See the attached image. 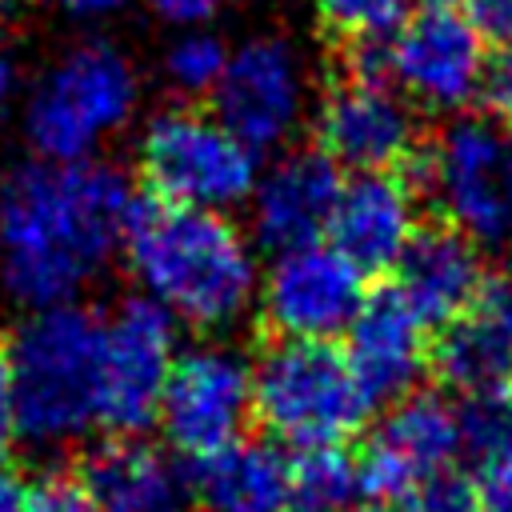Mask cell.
Returning a JSON list of instances; mask_svg holds the SVG:
<instances>
[{
	"label": "cell",
	"mask_w": 512,
	"mask_h": 512,
	"mask_svg": "<svg viewBox=\"0 0 512 512\" xmlns=\"http://www.w3.org/2000/svg\"><path fill=\"white\" fill-rule=\"evenodd\" d=\"M136 192L104 160H28L0 180V284L28 312L80 304L124 248Z\"/></svg>",
	"instance_id": "6da1fadb"
},
{
	"label": "cell",
	"mask_w": 512,
	"mask_h": 512,
	"mask_svg": "<svg viewBox=\"0 0 512 512\" xmlns=\"http://www.w3.org/2000/svg\"><path fill=\"white\" fill-rule=\"evenodd\" d=\"M120 256L140 296L176 324L224 332L256 308L260 260L252 236L224 212L136 196Z\"/></svg>",
	"instance_id": "7a4b0ae2"
},
{
	"label": "cell",
	"mask_w": 512,
	"mask_h": 512,
	"mask_svg": "<svg viewBox=\"0 0 512 512\" xmlns=\"http://www.w3.org/2000/svg\"><path fill=\"white\" fill-rule=\"evenodd\" d=\"M100 340L104 316L84 304L28 312L4 348L20 440L64 448L100 428Z\"/></svg>",
	"instance_id": "3957f363"
},
{
	"label": "cell",
	"mask_w": 512,
	"mask_h": 512,
	"mask_svg": "<svg viewBox=\"0 0 512 512\" xmlns=\"http://www.w3.org/2000/svg\"><path fill=\"white\" fill-rule=\"evenodd\" d=\"M372 408L336 344L276 340L252 364V416L296 452L344 444L368 424Z\"/></svg>",
	"instance_id": "277c9868"
},
{
	"label": "cell",
	"mask_w": 512,
	"mask_h": 512,
	"mask_svg": "<svg viewBox=\"0 0 512 512\" xmlns=\"http://www.w3.org/2000/svg\"><path fill=\"white\" fill-rule=\"evenodd\" d=\"M140 84L128 56L112 44H76L64 52L24 100V132L36 160H96L136 112Z\"/></svg>",
	"instance_id": "5b68a950"
},
{
	"label": "cell",
	"mask_w": 512,
	"mask_h": 512,
	"mask_svg": "<svg viewBox=\"0 0 512 512\" xmlns=\"http://www.w3.org/2000/svg\"><path fill=\"white\" fill-rule=\"evenodd\" d=\"M136 160L152 200L224 216L248 204L260 176V156L236 140L212 108L156 112L140 136Z\"/></svg>",
	"instance_id": "8992f818"
},
{
	"label": "cell",
	"mask_w": 512,
	"mask_h": 512,
	"mask_svg": "<svg viewBox=\"0 0 512 512\" xmlns=\"http://www.w3.org/2000/svg\"><path fill=\"white\" fill-rule=\"evenodd\" d=\"M420 184L444 212V224L476 248H512V136L492 120L456 116L428 144Z\"/></svg>",
	"instance_id": "52a82bcc"
},
{
	"label": "cell",
	"mask_w": 512,
	"mask_h": 512,
	"mask_svg": "<svg viewBox=\"0 0 512 512\" xmlns=\"http://www.w3.org/2000/svg\"><path fill=\"white\" fill-rule=\"evenodd\" d=\"M100 316V428L140 436L156 424L164 384L180 356V324L144 296H128Z\"/></svg>",
	"instance_id": "ba28073f"
},
{
	"label": "cell",
	"mask_w": 512,
	"mask_h": 512,
	"mask_svg": "<svg viewBox=\"0 0 512 512\" xmlns=\"http://www.w3.org/2000/svg\"><path fill=\"white\" fill-rule=\"evenodd\" d=\"M248 420H252V364L228 344L180 348L156 412L168 448L196 464L244 440Z\"/></svg>",
	"instance_id": "9c48e42d"
},
{
	"label": "cell",
	"mask_w": 512,
	"mask_h": 512,
	"mask_svg": "<svg viewBox=\"0 0 512 512\" xmlns=\"http://www.w3.org/2000/svg\"><path fill=\"white\" fill-rule=\"evenodd\" d=\"M384 76L404 92L408 104L432 112L468 108L484 88V40L448 4L408 12L388 36H380Z\"/></svg>",
	"instance_id": "30bf717a"
},
{
	"label": "cell",
	"mask_w": 512,
	"mask_h": 512,
	"mask_svg": "<svg viewBox=\"0 0 512 512\" xmlns=\"http://www.w3.org/2000/svg\"><path fill=\"white\" fill-rule=\"evenodd\" d=\"M364 272L344 260L328 240L272 252L260 268L256 308L276 340H324L344 336L364 304Z\"/></svg>",
	"instance_id": "8fae6325"
},
{
	"label": "cell",
	"mask_w": 512,
	"mask_h": 512,
	"mask_svg": "<svg viewBox=\"0 0 512 512\" xmlns=\"http://www.w3.org/2000/svg\"><path fill=\"white\" fill-rule=\"evenodd\" d=\"M212 116L256 156L284 148L308 112V68L284 36H252L228 52Z\"/></svg>",
	"instance_id": "7c38bea8"
},
{
	"label": "cell",
	"mask_w": 512,
	"mask_h": 512,
	"mask_svg": "<svg viewBox=\"0 0 512 512\" xmlns=\"http://www.w3.org/2000/svg\"><path fill=\"white\" fill-rule=\"evenodd\" d=\"M456 456H460L456 404H448L440 392H412L384 412L364 452L356 456L360 496L376 504L404 500L428 476L448 472Z\"/></svg>",
	"instance_id": "4fadbf2b"
},
{
	"label": "cell",
	"mask_w": 512,
	"mask_h": 512,
	"mask_svg": "<svg viewBox=\"0 0 512 512\" xmlns=\"http://www.w3.org/2000/svg\"><path fill=\"white\" fill-rule=\"evenodd\" d=\"M316 140L336 168L392 172L416 152V116L392 84L344 76L316 108Z\"/></svg>",
	"instance_id": "5bb4252c"
},
{
	"label": "cell",
	"mask_w": 512,
	"mask_h": 512,
	"mask_svg": "<svg viewBox=\"0 0 512 512\" xmlns=\"http://www.w3.org/2000/svg\"><path fill=\"white\" fill-rule=\"evenodd\" d=\"M340 188V168L320 148L280 152L268 168H260L256 188L248 196L252 240L268 252H288L324 240Z\"/></svg>",
	"instance_id": "9a60e30c"
},
{
	"label": "cell",
	"mask_w": 512,
	"mask_h": 512,
	"mask_svg": "<svg viewBox=\"0 0 512 512\" xmlns=\"http://www.w3.org/2000/svg\"><path fill=\"white\" fill-rule=\"evenodd\" d=\"M416 232V188L396 172H356L336 196L324 240L372 276L396 268Z\"/></svg>",
	"instance_id": "2e32d148"
},
{
	"label": "cell",
	"mask_w": 512,
	"mask_h": 512,
	"mask_svg": "<svg viewBox=\"0 0 512 512\" xmlns=\"http://www.w3.org/2000/svg\"><path fill=\"white\" fill-rule=\"evenodd\" d=\"M348 336V364L372 404H396L416 392L432 352L428 324L404 304L396 288L368 292Z\"/></svg>",
	"instance_id": "e0dca14e"
},
{
	"label": "cell",
	"mask_w": 512,
	"mask_h": 512,
	"mask_svg": "<svg viewBox=\"0 0 512 512\" xmlns=\"http://www.w3.org/2000/svg\"><path fill=\"white\" fill-rule=\"evenodd\" d=\"M436 376L460 396L500 392L512 376V272L484 276L472 304L452 316L432 348Z\"/></svg>",
	"instance_id": "ac0fdd59"
},
{
	"label": "cell",
	"mask_w": 512,
	"mask_h": 512,
	"mask_svg": "<svg viewBox=\"0 0 512 512\" xmlns=\"http://www.w3.org/2000/svg\"><path fill=\"white\" fill-rule=\"evenodd\" d=\"M484 276L488 272H484L480 248L464 232H456L448 224H436V228L416 232L404 260L396 264V284L392 288L404 296V304L424 324L444 328L452 316H460L472 304Z\"/></svg>",
	"instance_id": "d6986e66"
},
{
	"label": "cell",
	"mask_w": 512,
	"mask_h": 512,
	"mask_svg": "<svg viewBox=\"0 0 512 512\" xmlns=\"http://www.w3.org/2000/svg\"><path fill=\"white\" fill-rule=\"evenodd\" d=\"M80 480L92 492L96 512H188L192 504L188 476L176 460L136 436L100 444L84 460Z\"/></svg>",
	"instance_id": "ffe728a7"
},
{
	"label": "cell",
	"mask_w": 512,
	"mask_h": 512,
	"mask_svg": "<svg viewBox=\"0 0 512 512\" xmlns=\"http://www.w3.org/2000/svg\"><path fill=\"white\" fill-rule=\"evenodd\" d=\"M188 492L200 512H292L288 456L264 440H236L192 464Z\"/></svg>",
	"instance_id": "44dd1931"
},
{
	"label": "cell",
	"mask_w": 512,
	"mask_h": 512,
	"mask_svg": "<svg viewBox=\"0 0 512 512\" xmlns=\"http://www.w3.org/2000/svg\"><path fill=\"white\" fill-rule=\"evenodd\" d=\"M288 492L292 512H344L360 496L356 456L344 444L332 448H304L288 460Z\"/></svg>",
	"instance_id": "7402d4cb"
},
{
	"label": "cell",
	"mask_w": 512,
	"mask_h": 512,
	"mask_svg": "<svg viewBox=\"0 0 512 512\" xmlns=\"http://www.w3.org/2000/svg\"><path fill=\"white\" fill-rule=\"evenodd\" d=\"M228 52L232 48L212 28H180L164 48V80L180 96H212L228 68Z\"/></svg>",
	"instance_id": "603a6c76"
},
{
	"label": "cell",
	"mask_w": 512,
	"mask_h": 512,
	"mask_svg": "<svg viewBox=\"0 0 512 512\" xmlns=\"http://www.w3.org/2000/svg\"><path fill=\"white\" fill-rule=\"evenodd\" d=\"M456 428H460V452L484 464L496 452L512 448V400H504L500 392L464 396L456 404Z\"/></svg>",
	"instance_id": "cb8c5ba5"
},
{
	"label": "cell",
	"mask_w": 512,
	"mask_h": 512,
	"mask_svg": "<svg viewBox=\"0 0 512 512\" xmlns=\"http://www.w3.org/2000/svg\"><path fill=\"white\" fill-rule=\"evenodd\" d=\"M320 20L348 40H380L404 16L412 0H312Z\"/></svg>",
	"instance_id": "d4e9b609"
},
{
	"label": "cell",
	"mask_w": 512,
	"mask_h": 512,
	"mask_svg": "<svg viewBox=\"0 0 512 512\" xmlns=\"http://www.w3.org/2000/svg\"><path fill=\"white\" fill-rule=\"evenodd\" d=\"M404 512H480L476 484L456 468L436 472L404 496Z\"/></svg>",
	"instance_id": "484cf974"
},
{
	"label": "cell",
	"mask_w": 512,
	"mask_h": 512,
	"mask_svg": "<svg viewBox=\"0 0 512 512\" xmlns=\"http://www.w3.org/2000/svg\"><path fill=\"white\" fill-rule=\"evenodd\" d=\"M24 512H96L80 472H44L24 492Z\"/></svg>",
	"instance_id": "4316f807"
},
{
	"label": "cell",
	"mask_w": 512,
	"mask_h": 512,
	"mask_svg": "<svg viewBox=\"0 0 512 512\" xmlns=\"http://www.w3.org/2000/svg\"><path fill=\"white\" fill-rule=\"evenodd\" d=\"M472 484H476L480 512H512V448L484 460Z\"/></svg>",
	"instance_id": "83f0119b"
},
{
	"label": "cell",
	"mask_w": 512,
	"mask_h": 512,
	"mask_svg": "<svg viewBox=\"0 0 512 512\" xmlns=\"http://www.w3.org/2000/svg\"><path fill=\"white\" fill-rule=\"evenodd\" d=\"M464 20L484 44H512V0H464Z\"/></svg>",
	"instance_id": "f1b7e54d"
},
{
	"label": "cell",
	"mask_w": 512,
	"mask_h": 512,
	"mask_svg": "<svg viewBox=\"0 0 512 512\" xmlns=\"http://www.w3.org/2000/svg\"><path fill=\"white\" fill-rule=\"evenodd\" d=\"M480 96L488 100V108H492L496 116H508V120H512V44L496 48V56L488 60Z\"/></svg>",
	"instance_id": "f546056e"
},
{
	"label": "cell",
	"mask_w": 512,
	"mask_h": 512,
	"mask_svg": "<svg viewBox=\"0 0 512 512\" xmlns=\"http://www.w3.org/2000/svg\"><path fill=\"white\" fill-rule=\"evenodd\" d=\"M148 4L172 28H208L224 12L228 0H148Z\"/></svg>",
	"instance_id": "4dcf8cb0"
},
{
	"label": "cell",
	"mask_w": 512,
	"mask_h": 512,
	"mask_svg": "<svg viewBox=\"0 0 512 512\" xmlns=\"http://www.w3.org/2000/svg\"><path fill=\"white\" fill-rule=\"evenodd\" d=\"M16 436V412H12V380H8V364L0 352V448Z\"/></svg>",
	"instance_id": "1f68e13d"
},
{
	"label": "cell",
	"mask_w": 512,
	"mask_h": 512,
	"mask_svg": "<svg viewBox=\"0 0 512 512\" xmlns=\"http://www.w3.org/2000/svg\"><path fill=\"white\" fill-rule=\"evenodd\" d=\"M24 492L28 484L8 464H0V512H24Z\"/></svg>",
	"instance_id": "d6a6232c"
},
{
	"label": "cell",
	"mask_w": 512,
	"mask_h": 512,
	"mask_svg": "<svg viewBox=\"0 0 512 512\" xmlns=\"http://www.w3.org/2000/svg\"><path fill=\"white\" fill-rule=\"evenodd\" d=\"M64 12L80 16V20H100V16H112L116 8H124V0H60Z\"/></svg>",
	"instance_id": "836d02e7"
},
{
	"label": "cell",
	"mask_w": 512,
	"mask_h": 512,
	"mask_svg": "<svg viewBox=\"0 0 512 512\" xmlns=\"http://www.w3.org/2000/svg\"><path fill=\"white\" fill-rule=\"evenodd\" d=\"M16 96H20V72H16V64L0 52V116L16 104Z\"/></svg>",
	"instance_id": "e575fe53"
},
{
	"label": "cell",
	"mask_w": 512,
	"mask_h": 512,
	"mask_svg": "<svg viewBox=\"0 0 512 512\" xmlns=\"http://www.w3.org/2000/svg\"><path fill=\"white\" fill-rule=\"evenodd\" d=\"M344 512H392L388 504H376V500H364V504H352V508H344Z\"/></svg>",
	"instance_id": "d590c367"
},
{
	"label": "cell",
	"mask_w": 512,
	"mask_h": 512,
	"mask_svg": "<svg viewBox=\"0 0 512 512\" xmlns=\"http://www.w3.org/2000/svg\"><path fill=\"white\" fill-rule=\"evenodd\" d=\"M16 4H20V0H0V24H4V20L16 12Z\"/></svg>",
	"instance_id": "8d00e7d4"
},
{
	"label": "cell",
	"mask_w": 512,
	"mask_h": 512,
	"mask_svg": "<svg viewBox=\"0 0 512 512\" xmlns=\"http://www.w3.org/2000/svg\"><path fill=\"white\" fill-rule=\"evenodd\" d=\"M432 4H448V0H432Z\"/></svg>",
	"instance_id": "74e56055"
},
{
	"label": "cell",
	"mask_w": 512,
	"mask_h": 512,
	"mask_svg": "<svg viewBox=\"0 0 512 512\" xmlns=\"http://www.w3.org/2000/svg\"><path fill=\"white\" fill-rule=\"evenodd\" d=\"M508 388H512V376H508Z\"/></svg>",
	"instance_id": "f35d334b"
}]
</instances>
